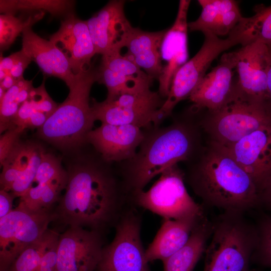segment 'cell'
<instances>
[{"instance_id": "1", "label": "cell", "mask_w": 271, "mask_h": 271, "mask_svg": "<svg viewBox=\"0 0 271 271\" xmlns=\"http://www.w3.org/2000/svg\"><path fill=\"white\" fill-rule=\"evenodd\" d=\"M111 163L96 152L68 167L66 186L54 208L53 222L60 226L81 227L104 235L115 228L133 205Z\"/></svg>"}, {"instance_id": "2", "label": "cell", "mask_w": 271, "mask_h": 271, "mask_svg": "<svg viewBox=\"0 0 271 271\" xmlns=\"http://www.w3.org/2000/svg\"><path fill=\"white\" fill-rule=\"evenodd\" d=\"M191 106L185 114L166 126L143 128L144 138L131 159L116 169L130 195L143 190L156 176L181 161L191 160L198 149V125Z\"/></svg>"}, {"instance_id": "3", "label": "cell", "mask_w": 271, "mask_h": 271, "mask_svg": "<svg viewBox=\"0 0 271 271\" xmlns=\"http://www.w3.org/2000/svg\"><path fill=\"white\" fill-rule=\"evenodd\" d=\"M185 181L204 207L245 213L260 207V193L248 174L224 147L210 142Z\"/></svg>"}, {"instance_id": "4", "label": "cell", "mask_w": 271, "mask_h": 271, "mask_svg": "<svg viewBox=\"0 0 271 271\" xmlns=\"http://www.w3.org/2000/svg\"><path fill=\"white\" fill-rule=\"evenodd\" d=\"M96 81V68L92 65L78 74L75 82L69 88L67 98L38 128L40 137L64 150L87 143V134L96 121L90 105L89 95L92 85Z\"/></svg>"}, {"instance_id": "5", "label": "cell", "mask_w": 271, "mask_h": 271, "mask_svg": "<svg viewBox=\"0 0 271 271\" xmlns=\"http://www.w3.org/2000/svg\"><path fill=\"white\" fill-rule=\"evenodd\" d=\"M244 214L223 212L213 221L203 271H249L257 234L255 224Z\"/></svg>"}, {"instance_id": "6", "label": "cell", "mask_w": 271, "mask_h": 271, "mask_svg": "<svg viewBox=\"0 0 271 271\" xmlns=\"http://www.w3.org/2000/svg\"><path fill=\"white\" fill-rule=\"evenodd\" d=\"M206 111L200 124L210 142L228 148L265 125L271 124V107L242 92L235 82L232 92L218 109Z\"/></svg>"}, {"instance_id": "7", "label": "cell", "mask_w": 271, "mask_h": 271, "mask_svg": "<svg viewBox=\"0 0 271 271\" xmlns=\"http://www.w3.org/2000/svg\"><path fill=\"white\" fill-rule=\"evenodd\" d=\"M184 182L185 173L176 164L162 173L148 191L131 194V203L160 215L163 219L205 215L204 207L191 197Z\"/></svg>"}, {"instance_id": "8", "label": "cell", "mask_w": 271, "mask_h": 271, "mask_svg": "<svg viewBox=\"0 0 271 271\" xmlns=\"http://www.w3.org/2000/svg\"><path fill=\"white\" fill-rule=\"evenodd\" d=\"M204 40L198 52L177 71L172 80L169 94L158 110L154 126H159L172 114L176 105L188 98L206 74L212 62L223 52L240 44L237 37L229 34L224 39L210 33H203Z\"/></svg>"}, {"instance_id": "9", "label": "cell", "mask_w": 271, "mask_h": 271, "mask_svg": "<svg viewBox=\"0 0 271 271\" xmlns=\"http://www.w3.org/2000/svg\"><path fill=\"white\" fill-rule=\"evenodd\" d=\"M53 210H32L20 200L0 218V271H7L20 253L49 229L54 220Z\"/></svg>"}, {"instance_id": "10", "label": "cell", "mask_w": 271, "mask_h": 271, "mask_svg": "<svg viewBox=\"0 0 271 271\" xmlns=\"http://www.w3.org/2000/svg\"><path fill=\"white\" fill-rule=\"evenodd\" d=\"M137 208L131 206L120 218L95 271H150L141 237L142 216Z\"/></svg>"}, {"instance_id": "11", "label": "cell", "mask_w": 271, "mask_h": 271, "mask_svg": "<svg viewBox=\"0 0 271 271\" xmlns=\"http://www.w3.org/2000/svg\"><path fill=\"white\" fill-rule=\"evenodd\" d=\"M165 99L150 88L122 94L111 101L92 99L95 120L114 125L129 124L142 129L154 124Z\"/></svg>"}, {"instance_id": "12", "label": "cell", "mask_w": 271, "mask_h": 271, "mask_svg": "<svg viewBox=\"0 0 271 271\" xmlns=\"http://www.w3.org/2000/svg\"><path fill=\"white\" fill-rule=\"evenodd\" d=\"M104 235L81 227H69L60 233L58 271H95L104 246Z\"/></svg>"}, {"instance_id": "13", "label": "cell", "mask_w": 271, "mask_h": 271, "mask_svg": "<svg viewBox=\"0 0 271 271\" xmlns=\"http://www.w3.org/2000/svg\"><path fill=\"white\" fill-rule=\"evenodd\" d=\"M225 148L251 178L260 196L271 180V124Z\"/></svg>"}, {"instance_id": "14", "label": "cell", "mask_w": 271, "mask_h": 271, "mask_svg": "<svg viewBox=\"0 0 271 271\" xmlns=\"http://www.w3.org/2000/svg\"><path fill=\"white\" fill-rule=\"evenodd\" d=\"M125 3L110 1L86 21L96 54L103 55L124 47L133 28L124 13Z\"/></svg>"}, {"instance_id": "15", "label": "cell", "mask_w": 271, "mask_h": 271, "mask_svg": "<svg viewBox=\"0 0 271 271\" xmlns=\"http://www.w3.org/2000/svg\"><path fill=\"white\" fill-rule=\"evenodd\" d=\"M236 86L248 96L267 102V73L270 55L268 46L256 41L232 52Z\"/></svg>"}, {"instance_id": "16", "label": "cell", "mask_w": 271, "mask_h": 271, "mask_svg": "<svg viewBox=\"0 0 271 271\" xmlns=\"http://www.w3.org/2000/svg\"><path fill=\"white\" fill-rule=\"evenodd\" d=\"M191 1L180 0L175 21L168 29L161 46L162 61L165 62L158 79L161 96L167 97L174 75L178 69L188 61L187 14Z\"/></svg>"}, {"instance_id": "17", "label": "cell", "mask_w": 271, "mask_h": 271, "mask_svg": "<svg viewBox=\"0 0 271 271\" xmlns=\"http://www.w3.org/2000/svg\"><path fill=\"white\" fill-rule=\"evenodd\" d=\"M144 138V130L138 126L102 123L88 133L86 142L105 161L118 163L133 158Z\"/></svg>"}, {"instance_id": "18", "label": "cell", "mask_w": 271, "mask_h": 271, "mask_svg": "<svg viewBox=\"0 0 271 271\" xmlns=\"http://www.w3.org/2000/svg\"><path fill=\"white\" fill-rule=\"evenodd\" d=\"M49 40L64 53L75 75L92 66L91 59L96 53L86 21L73 13L66 16Z\"/></svg>"}, {"instance_id": "19", "label": "cell", "mask_w": 271, "mask_h": 271, "mask_svg": "<svg viewBox=\"0 0 271 271\" xmlns=\"http://www.w3.org/2000/svg\"><path fill=\"white\" fill-rule=\"evenodd\" d=\"M235 63L233 53H225L219 63L206 74L188 98L198 110L211 111L221 107L233 90Z\"/></svg>"}, {"instance_id": "20", "label": "cell", "mask_w": 271, "mask_h": 271, "mask_svg": "<svg viewBox=\"0 0 271 271\" xmlns=\"http://www.w3.org/2000/svg\"><path fill=\"white\" fill-rule=\"evenodd\" d=\"M22 49L39 66L44 76H53L62 80L69 88L77 75L72 70L64 53L50 40L38 35L32 27L22 33Z\"/></svg>"}, {"instance_id": "21", "label": "cell", "mask_w": 271, "mask_h": 271, "mask_svg": "<svg viewBox=\"0 0 271 271\" xmlns=\"http://www.w3.org/2000/svg\"><path fill=\"white\" fill-rule=\"evenodd\" d=\"M166 31L147 32L133 27L125 44L124 55L152 79H158L163 69L160 50Z\"/></svg>"}, {"instance_id": "22", "label": "cell", "mask_w": 271, "mask_h": 271, "mask_svg": "<svg viewBox=\"0 0 271 271\" xmlns=\"http://www.w3.org/2000/svg\"><path fill=\"white\" fill-rule=\"evenodd\" d=\"M205 215L163 219L153 241L146 250L147 262L158 259L163 261L180 249L188 240L194 228Z\"/></svg>"}, {"instance_id": "23", "label": "cell", "mask_w": 271, "mask_h": 271, "mask_svg": "<svg viewBox=\"0 0 271 271\" xmlns=\"http://www.w3.org/2000/svg\"><path fill=\"white\" fill-rule=\"evenodd\" d=\"M198 2L202 11L197 20L188 23L191 31L223 36L229 35L243 18L235 1L198 0Z\"/></svg>"}, {"instance_id": "24", "label": "cell", "mask_w": 271, "mask_h": 271, "mask_svg": "<svg viewBox=\"0 0 271 271\" xmlns=\"http://www.w3.org/2000/svg\"><path fill=\"white\" fill-rule=\"evenodd\" d=\"M213 230V221L205 215L180 249L163 261L164 271H193L205 252Z\"/></svg>"}, {"instance_id": "25", "label": "cell", "mask_w": 271, "mask_h": 271, "mask_svg": "<svg viewBox=\"0 0 271 271\" xmlns=\"http://www.w3.org/2000/svg\"><path fill=\"white\" fill-rule=\"evenodd\" d=\"M230 34L240 39L241 46L256 41L271 45V6L256 7L255 14L243 17Z\"/></svg>"}, {"instance_id": "26", "label": "cell", "mask_w": 271, "mask_h": 271, "mask_svg": "<svg viewBox=\"0 0 271 271\" xmlns=\"http://www.w3.org/2000/svg\"><path fill=\"white\" fill-rule=\"evenodd\" d=\"M97 81L107 89L105 100L111 101L119 96L149 89L153 79L149 76H128L115 72L100 64L96 68Z\"/></svg>"}, {"instance_id": "27", "label": "cell", "mask_w": 271, "mask_h": 271, "mask_svg": "<svg viewBox=\"0 0 271 271\" xmlns=\"http://www.w3.org/2000/svg\"><path fill=\"white\" fill-rule=\"evenodd\" d=\"M74 1L60 0H1L0 11L3 14H12L18 11L38 10L46 11L52 15L66 16L72 14Z\"/></svg>"}, {"instance_id": "28", "label": "cell", "mask_w": 271, "mask_h": 271, "mask_svg": "<svg viewBox=\"0 0 271 271\" xmlns=\"http://www.w3.org/2000/svg\"><path fill=\"white\" fill-rule=\"evenodd\" d=\"M33 143L20 141L1 165V189L10 192L11 188L26 167Z\"/></svg>"}, {"instance_id": "29", "label": "cell", "mask_w": 271, "mask_h": 271, "mask_svg": "<svg viewBox=\"0 0 271 271\" xmlns=\"http://www.w3.org/2000/svg\"><path fill=\"white\" fill-rule=\"evenodd\" d=\"M59 233L56 229L49 228L20 253L7 271H36L49 245Z\"/></svg>"}, {"instance_id": "30", "label": "cell", "mask_w": 271, "mask_h": 271, "mask_svg": "<svg viewBox=\"0 0 271 271\" xmlns=\"http://www.w3.org/2000/svg\"><path fill=\"white\" fill-rule=\"evenodd\" d=\"M45 12L40 11L26 18L16 17L12 14L0 15V48L1 51L7 50L14 43L17 37L24 30L32 27L42 19Z\"/></svg>"}, {"instance_id": "31", "label": "cell", "mask_w": 271, "mask_h": 271, "mask_svg": "<svg viewBox=\"0 0 271 271\" xmlns=\"http://www.w3.org/2000/svg\"><path fill=\"white\" fill-rule=\"evenodd\" d=\"M255 225L257 241L251 262L271 267V214L262 216Z\"/></svg>"}, {"instance_id": "32", "label": "cell", "mask_w": 271, "mask_h": 271, "mask_svg": "<svg viewBox=\"0 0 271 271\" xmlns=\"http://www.w3.org/2000/svg\"><path fill=\"white\" fill-rule=\"evenodd\" d=\"M45 151L42 147L33 143L28 164L13 184L10 192L21 198L32 186Z\"/></svg>"}, {"instance_id": "33", "label": "cell", "mask_w": 271, "mask_h": 271, "mask_svg": "<svg viewBox=\"0 0 271 271\" xmlns=\"http://www.w3.org/2000/svg\"><path fill=\"white\" fill-rule=\"evenodd\" d=\"M101 65L117 73L140 77L149 76L134 63L124 55L121 51H114L102 55Z\"/></svg>"}, {"instance_id": "34", "label": "cell", "mask_w": 271, "mask_h": 271, "mask_svg": "<svg viewBox=\"0 0 271 271\" xmlns=\"http://www.w3.org/2000/svg\"><path fill=\"white\" fill-rule=\"evenodd\" d=\"M66 174L67 171L62 168L59 159L44 152L33 183L47 184Z\"/></svg>"}, {"instance_id": "35", "label": "cell", "mask_w": 271, "mask_h": 271, "mask_svg": "<svg viewBox=\"0 0 271 271\" xmlns=\"http://www.w3.org/2000/svg\"><path fill=\"white\" fill-rule=\"evenodd\" d=\"M45 79L44 76L41 85L33 88L27 100L32 103L36 111L43 112L49 117L58 105L51 98L45 89Z\"/></svg>"}, {"instance_id": "36", "label": "cell", "mask_w": 271, "mask_h": 271, "mask_svg": "<svg viewBox=\"0 0 271 271\" xmlns=\"http://www.w3.org/2000/svg\"><path fill=\"white\" fill-rule=\"evenodd\" d=\"M24 129L16 126L5 131L0 140L1 165L19 142V137Z\"/></svg>"}, {"instance_id": "37", "label": "cell", "mask_w": 271, "mask_h": 271, "mask_svg": "<svg viewBox=\"0 0 271 271\" xmlns=\"http://www.w3.org/2000/svg\"><path fill=\"white\" fill-rule=\"evenodd\" d=\"M60 233L51 241L44 253L36 271L57 270V246Z\"/></svg>"}, {"instance_id": "38", "label": "cell", "mask_w": 271, "mask_h": 271, "mask_svg": "<svg viewBox=\"0 0 271 271\" xmlns=\"http://www.w3.org/2000/svg\"><path fill=\"white\" fill-rule=\"evenodd\" d=\"M35 111L32 103L29 100H26L20 106L13 121V127L18 126L26 129L27 123Z\"/></svg>"}, {"instance_id": "39", "label": "cell", "mask_w": 271, "mask_h": 271, "mask_svg": "<svg viewBox=\"0 0 271 271\" xmlns=\"http://www.w3.org/2000/svg\"><path fill=\"white\" fill-rule=\"evenodd\" d=\"M15 195L3 189L0 190V218L9 214L13 209Z\"/></svg>"}, {"instance_id": "40", "label": "cell", "mask_w": 271, "mask_h": 271, "mask_svg": "<svg viewBox=\"0 0 271 271\" xmlns=\"http://www.w3.org/2000/svg\"><path fill=\"white\" fill-rule=\"evenodd\" d=\"M31 61V58L24 51L22 57L10 70L9 74L17 80L21 79L23 77L25 69Z\"/></svg>"}, {"instance_id": "41", "label": "cell", "mask_w": 271, "mask_h": 271, "mask_svg": "<svg viewBox=\"0 0 271 271\" xmlns=\"http://www.w3.org/2000/svg\"><path fill=\"white\" fill-rule=\"evenodd\" d=\"M24 53L23 50L16 52L11 55L4 57L2 53L0 59V70L9 72L15 63L20 59Z\"/></svg>"}, {"instance_id": "42", "label": "cell", "mask_w": 271, "mask_h": 271, "mask_svg": "<svg viewBox=\"0 0 271 271\" xmlns=\"http://www.w3.org/2000/svg\"><path fill=\"white\" fill-rule=\"evenodd\" d=\"M48 118V116L45 113L35 111L27 123L26 128H39L45 123Z\"/></svg>"}, {"instance_id": "43", "label": "cell", "mask_w": 271, "mask_h": 271, "mask_svg": "<svg viewBox=\"0 0 271 271\" xmlns=\"http://www.w3.org/2000/svg\"><path fill=\"white\" fill-rule=\"evenodd\" d=\"M33 88L32 80L25 79L16 97V102L21 106L27 100Z\"/></svg>"}, {"instance_id": "44", "label": "cell", "mask_w": 271, "mask_h": 271, "mask_svg": "<svg viewBox=\"0 0 271 271\" xmlns=\"http://www.w3.org/2000/svg\"><path fill=\"white\" fill-rule=\"evenodd\" d=\"M271 212V180L262 191L260 196V207Z\"/></svg>"}, {"instance_id": "45", "label": "cell", "mask_w": 271, "mask_h": 271, "mask_svg": "<svg viewBox=\"0 0 271 271\" xmlns=\"http://www.w3.org/2000/svg\"><path fill=\"white\" fill-rule=\"evenodd\" d=\"M268 46L270 59L267 73V102L271 107V45Z\"/></svg>"}, {"instance_id": "46", "label": "cell", "mask_w": 271, "mask_h": 271, "mask_svg": "<svg viewBox=\"0 0 271 271\" xmlns=\"http://www.w3.org/2000/svg\"><path fill=\"white\" fill-rule=\"evenodd\" d=\"M18 80L14 79L11 75L8 74L2 81H0V86L7 91L13 86Z\"/></svg>"}, {"instance_id": "47", "label": "cell", "mask_w": 271, "mask_h": 271, "mask_svg": "<svg viewBox=\"0 0 271 271\" xmlns=\"http://www.w3.org/2000/svg\"><path fill=\"white\" fill-rule=\"evenodd\" d=\"M270 46V45H269Z\"/></svg>"}]
</instances>
